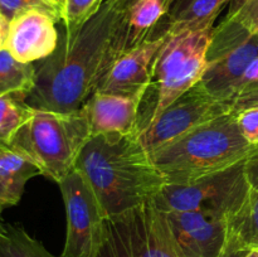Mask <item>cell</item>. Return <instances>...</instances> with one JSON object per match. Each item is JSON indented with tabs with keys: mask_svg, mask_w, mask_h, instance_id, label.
I'll list each match as a JSON object with an SVG mask.
<instances>
[{
	"mask_svg": "<svg viewBox=\"0 0 258 257\" xmlns=\"http://www.w3.org/2000/svg\"><path fill=\"white\" fill-rule=\"evenodd\" d=\"M223 20L233 22L258 34V0H231Z\"/></svg>",
	"mask_w": 258,
	"mask_h": 257,
	"instance_id": "obj_25",
	"label": "cell"
},
{
	"mask_svg": "<svg viewBox=\"0 0 258 257\" xmlns=\"http://www.w3.org/2000/svg\"><path fill=\"white\" fill-rule=\"evenodd\" d=\"M164 213L179 257L223 256L229 239V219L198 212Z\"/></svg>",
	"mask_w": 258,
	"mask_h": 257,
	"instance_id": "obj_12",
	"label": "cell"
},
{
	"mask_svg": "<svg viewBox=\"0 0 258 257\" xmlns=\"http://www.w3.org/2000/svg\"><path fill=\"white\" fill-rule=\"evenodd\" d=\"M97 257H179L164 212L148 202L106 221Z\"/></svg>",
	"mask_w": 258,
	"mask_h": 257,
	"instance_id": "obj_7",
	"label": "cell"
},
{
	"mask_svg": "<svg viewBox=\"0 0 258 257\" xmlns=\"http://www.w3.org/2000/svg\"><path fill=\"white\" fill-rule=\"evenodd\" d=\"M173 3L174 0H126L111 38L105 73L118 57L165 34L169 23L164 20L170 18Z\"/></svg>",
	"mask_w": 258,
	"mask_h": 257,
	"instance_id": "obj_11",
	"label": "cell"
},
{
	"mask_svg": "<svg viewBox=\"0 0 258 257\" xmlns=\"http://www.w3.org/2000/svg\"><path fill=\"white\" fill-rule=\"evenodd\" d=\"M8 28H9V23L0 15V49L4 48L5 39H7Z\"/></svg>",
	"mask_w": 258,
	"mask_h": 257,
	"instance_id": "obj_30",
	"label": "cell"
},
{
	"mask_svg": "<svg viewBox=\"0 0 258 257\" xmlns=\"http://www.w3.org/2000/svg\"><path fill=\"white\" fill-rule=\"evenodd\" d=\"M141 100L93 92L83 105L92 136L138 135Z\"/></svg>",
	"mask_w": 258,
	"mask_h": 257,
	"instance_id": "obj_15",
	"label": "cell"
},
{
	"mask_svg": "<svg viewBox=\"0 0 258 257\" xmlns=\"http://www.w3.org/2000/svg\"><path fill=\"white\" fill-rule=\"evenodd\" d=\"M54 17L39 9L22 13L9 23L4 48L19 62L35 63L55 50L59 34Z\"/></svg>",
	"mask_w": 258,
	"mask_h": 257,
	"instance_id": "obj_14",
	"label": "cell"
},
{
	"mask_svg": "<svg viewBox=\"0 0 258 257\" xmlns=\"http://www.w3.org/2000/svg\"><path fill=\"white\" fill-rule=\"evenodd\" d=\"M32 9L47 12L48 14L54 17L58 23L63 22L62 13L47 0H0V15L8 23L12 22L14 18H17L22 13Z\"/></svg>",
	"mask_w": 258,
	"mask_h": 257,
	"instance_id": "obj_24",
	"label": "cell"
},
{
	"mask_svg": "<svg viewBox=\"0 0 258 257\" xmlns=\"http://www.w3.org/2000/svg\"><path fill=\"white\" fill-rule=\"evenodd\" d=\"M231 103L236 112L252 106H258V55L252 60L239 80Z\"/></svg>",
	"mask_w": 258,
	"mask_h": 257,
	"instance_id": "obj_22",
	"label": "cell"
},
{
	"mask_svg": "<svg viewBox=\"0 0 258 257\" xmlns=\"http://www.w3.org/2000/svg\"><path fill=\"white\" fill-rule=\"evenodd\" d=\"M246 257H258V248L249 249L248 253H247Z\"/></svg>",
	"mask_w": 258,
	"mask_h": 257,
	"instance_id": "obj_32",
	"label": "cell"
},
{
	"mask_svg": "<svg viewBox=\"0 0 258 257\" xmlns=\"http://www.w3.org/2000/svg\"><path fill=\"white\" fill-rule=\"evenodd\" d=\"M212 34L213 28L166 35L154 58L148 90L153 92V101L140 115L139 131L155 121L168 106L202 80Z\"/></svg>",
	"mask_w": 258,
	"mask_h": 257,
	"instance_id": "obj_5",
	"label": "cell"
},
{
	"mask_svg": "<svg viewBox=\"0 0 258 257\" xmlns=\"http://www.w3.org/2000/svg\"><path fill=\"white\" fill-rule=\"evenodd\" d=\"M126 0H103L76 32L63 33L54 52L34 63V87L24 100L35 110L73 112L83 107L105 73L111 38Z\"/></svg>",
	"mask_w": 258,
	"mask_h": 257,
	"instance_id": "obj_1",
	"label": "cell"
},
{
	"mask_svg": "<svg viewBox=\"0 0 258 257\" xmlns=\"http://www.w3.org/2000/svg\"><path fill=\"white\" fill-rule=\"evenodd\" d=\"M67 218L59 257H97L106 241V217L95 191L80 170L73 169L58 183Z\"/></svg>",
	"mask_w": 258,
	"mask_h": 257,
	"instance_id": "obj_9",
	"label": "cell"
},
{
	"mask_svg": "<svg viewBox=\"0 0 258 257\" xmlns=\"http://www.w3.org/2000/svg\"><path fill=\"white\" fill-rule=\"evenodd\" d=\"M38 175L42 171L25 154L10 144L0 143V178L15 193L23 196L25 184Z\"/></svg>",
	"mask_w": 258,
	"mask_h": 257,
	"instance_id": "obj_19",
	"label": "cell"
},
{
	"mask_svg": "<svg viewBox=\"0 0 258 257\" xmlns=\"http://www.w3.org/2000/svg\"><path fill=\"white\" fill-rule=\"evenodd\" d=\"M228 112L196 126L153 150L150 158L168 184H189L247 160L257 151Z\"/></svg>",
	"mask_w": 258,
	"mask_h": 257,
	"instance_id": "obj_3",
	"label": "cell"
},
{
	"mask_svg": "<svg viewBox=\"0 0 258 257\" xmlns=\"http://www.w3.org/2000/svg\"><path fill=\"white\" fill-rule=\"evenodd\" d=\"M103 0H67L66 3L63 25L66 33H73L97 12Z\"/></svg>",
	"mask_w": 258,
	"mask_h": 257,
	"instance_id": "obj_23",
	"label": "cell"
},
{
	"mask_svg": "<svg viewBox=\"0 0 258 257\" xmlns=\"http://www.w3.org/2000/svg\"><path fill=\"white\" fill-rule=\"evenodd\" d=\"M236 118L243 138L251 145L258 146V106L238 111Z\"/></svg>",
	"mask_w": 258,
	"mask_h": 257,
	"instance_id": "obj_26",
	"label": "cell"
},
{
	"mask_svg": "<svg viewBox=\"0 0 258 257\" xmlns=\"http://www.w3.org/2000/svg\"><path fill=\"white\" fill-rule=\"evenodd\" d=\"M248 251L249 249L239 247L238 244H237L236 242L229 237L228 244H227V248L222 257H246L247 253H248Z\"/></svg>",
	"mask_w": 258,
	"mask_h": 257,
	"instance_id": "obj_28",
	"label": "cell"
},
{
	"mask_svg": "<svg viewBox=\"0 0 258 257\" xmlns=\"http://www.w3.org/2000/svg\"><path fill=\"white\" fill-rule=\"evenodd\" d=\"M233 111L231 103L214 98L198 82L168 106L155 121L139 131L136 138L151 153L190 128Z\"/></svg>",
	"mask_w": 258,
	"mask_h": 257,
	"instance_id": "obj_10",
	"label": "cell"
},
{
	"mask_svg": "<svg viewBox=\"0 0 258 257\" xmlns=\"http://www.w3.org/2000/svg\"><path fill=\"white\" fill-rule=\"evenodd\" d=\"M33 112L24 101L12 96L0 97V143L10 144L15 134Z\"/></svg>",
	"mask_w": 258,
	"mask_h": 257,
	"instance_id": "obj_21",
	"label": "cell"
},
{
	"mask_svg": "<svg viewBox=\"0 0 258 257\" xmlns=\"http://www.w3.org/2000/svg\"><path fill=\"white\" fill-rule=\"evenodd\" d=\"M246 171L247 175H258V149L246 160Z\"/></svg>",
	"mask_w": 258,
	"mask_h": 257,
	"instance_id": "obj_29",
	"label": "cell"
},
{
	"mask_svg": "<svg viewBox=\"0 0 258 257\" xmlns=\"http://www.w3.org/2000/svg\"><path fill=\"white\" fill-rule=\"evenodd\" d=\"M257 55L258 34L223 20L213 28L207 67L199 83L214 98L231 103L239 80Z\"/></svg>",
	"mask_w": 258,
	"mask_h": 257,
	"instance_id": "obj_8",
	"label": "cell"
},
{
	"mask_svg": "<svg viewBox=\"0 0 258 257\" xmlns=\"http://www.w3.org/2000/svg\"><path fill=\"white\" fill-rule=\"evenodd\" d=\"M76 169L95 191L107 218L154 201L168 184L136 135L92 136Z\"/></svg>",
	"mask_w": 258,
	"mask_h": 257,
	"instance_id": "obj_2",
	"label": "cell"
},
{
	"mask_svg": "<svg viewBox=\"0 0 258 257\" xmlns=\"http://www.w3.org/2000/svg\"><path fill=\"white\" fill-rule=\"evenodd\" d=\"M47 2H49L52 5H54V7L62 13V15H64L66 3H67V0H47Z\"/></svg>",
	"mask_w": 258,
	"mask_h": 257,
	"instance_id": "obj_31",
	"label": "cell"
},
{
	"mask_svg": "<svg viewBox=\"0 0 258 257\" xmlns=\"http://www.w3.org/2000/svg\"><path fill=\"white\" fill-rule=\"evenodd\" d=\"M91 139L83 108L73 112L35 110L18 130L10 145L28 156L42 175L59 183L73 169Z\"/></svg>",
	"mask_w": 258,
	"mask_h": 257,
	"instance_id": "obj_4",
	"label": "cell"
},
{
	"mask_svg": "<svg viewBox=\"0 0 258 257\" xmlns=\"http://www.w3.org/2000/svg\"><path fill=\"white\" fill-rule=\"evenodd\" d=\"M246 160L189 184H166L154 199L163 212H198L231 219L248 199Z\"/></svg>",
	"mask_w": 258,
	"mask_h": 257,
	"instance_id": "obj_6",
	"label": "cell"
},
{
	"mask_svg": "<svg viewBox=\"0 0 258 257\" xmlns=\"http://www.w3.org/2000/svg\"><path fill=\"white\" fill-rule=\"evenodd\" d=\"M251 191L243 208L229 219V237L242 248H258V175H247Z\"/></svg>",
	"mask_w": 258,
	"mask_h": 257,
	"instance_id": "obj_18",
	"label": "cell"
},
{
	"mask_svg": "<svg viewBox=\"0 0 258 257\" xmlns=\"http://www.w3.org/2000/svg\"><path fill=\"white\" fill-rule=\"evenodd\" d=\"M22 196L15 193L2 178H0V213L9 207L17 206Z\"/></svg>",
	"mask_w": 258,
	"mask_h": 257,
	"instance_id": "obj_27",
	"label": "cell"
},
{
	"mask_svg": "<svg viewBox=\"0 0 258 257\" xmlns=\"http://www.w3.org/2000/svg\"><path fill=\"white\" fill-rule=\"evenodd\" d=\"M166 35L168 33L153 38L140 47L118 57L101 78L96 91L138 98L143 102L150 87L154 58L163 45Z\"/></svg>",
	"mask_w": 258,
	"mask_h": 257,
	"instance_id": "obj_13",
	"label": "cell"
},
{
	"mask_svg": "<svg viewBox=\"0 0 258 257\" xmlns=\"http://www.w3.org/2000/svg\"><path fill=\"white\" fill-rule=\"evenodd\" d=\"M0 257H54L22 226L0 218Z\"/></svg>",
	"mask_w": 258,
	"mask_h": 257,
	"instance_id": "obj_20",
	"label": "cell"
},
{
	"mask_svg": "<svg viewBox=\"0 0 258 257\" xmlns=\"http://www.w3.org/2000/svg\"><path fill=\"white\" fill-rule=\"evenodd\" d=\"M34 63L15 59L5 48L0 49V97L12 96L24 101L34 87Z\"/></svg>",
	"mask_w": 258,
	"mask_h": 257,
	"instance_id": "obj_17",
	"label": "cell"
},
{
	"mask_svg": "<svg viewBox=\"0 0 258 257\" xmlns=\"http://www.w3.org/2000/svg\"><path fill=\"white\" fill-rule=\"evenodd\" d=\"M231 0H189L170 14L168 34H180L213 28L214 20Z\"/></svg>",
	"mask_w": 258,
	"mask_h": 257,
	"instance_id": "obj_16",
	"label": "cell"
}]
</instances>
